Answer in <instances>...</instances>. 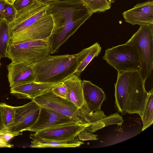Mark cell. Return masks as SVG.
<instances>
[{
  "label": "cell",
  "mask_w": 153,
  "mask_h": 153,
  "mask_svg": "<svg viewBox=\"0 0 153 153\" xmlns=\"http://www.w3.org/2000/svg\"><path fill=\"white\" fill-rule=\"evenodd\" d=\"M53 92L56 95L67 99L68 91L67 88L63 82H60L52 89Z\"/></svg>",
  "instance_id": "cell-25"
},
{
  "label": "cell",
  "mask_w": 153,
  "mask_h": 153,
  "mask_svg": "<svg viewBox=\"0 0 153 153\" xmlns=\"http://www.w3.org/2000/svg\"><path fill=\"white\" fill-rule=\"evenodd\" d=\"M94 13L104 12L110 9L111 3L108 0H82Z\"/></svg>",
  "instance_id": "cell-21"
},
{
  "label": "cell",
  "mask_w": 153,
  "mask_h": 153,
  "mask_svg": "<svg viewBox=\"0 0 153 153\" xmlns=\"http://www.w3.org/2000/svg\"><path fill=\"white\" fill-rule=\"evenodd\" d=\"M122 14L125 22L133 25L153 24V1L138 4Z\"/></svg>",
  "instance_id": "cell-13"
},
{
  "label": "cell",
  "mask_w": 153,
  "mask_h": 153,
  "mask_svg": "<svg viewBox=\"0 0 153 153\" xmlns=\"http://www.w3.org/2000/svg\"><path fill=\"white\" fill-rule=\"evenodd\" d=\"M30 137L32 140L30 147L32 148H74L79 147L84 143L78 137L72 140L64 141Z\"/></svg>",
  "instance_id": "cell-17"
},
{
  "label": "cell",
  "mask_w": 153,
  "mask_h": 153,
  "mask_svg": "<svg viewBox=\"0 0 153 153\" xmlns=\"http://www.w3.org/2000/svg\"><path fill=\"white\" fill-rule=\"evenodd\" d=\"M1 59V58L0 57V68L1 66V61H0Z\"/></svg>",
  "instance_id": "cell-34"
},
{
  "label": "cell",
  "mask_w": 153,
  "mask_h": 153,
  "mask_svg": "<svg viewBox=\"0 0 153 153\" xmlns=\"http://www.w3.org/2000/svg\"><path fill=\"white\" fill-rule=\"evenodd\" d=\"M145 82L138 71L118 72L115 97L120 113L137 114L141 117L148 94L145 87Z\"/></svg>",
  "instance_id": "cell-2"
},
{
  "label": "cell",
  "mask_w": 153,
  "mask_h": 153,
  "mask_svg": "<svg viewBox=\"0 0 153 153\" xmlns=\"http://www.w3.org/2000/svg\"><path fill=\"white\" fill-rule=\"evenodd\" d=\"M13 145L5 142L0 139V148H12L13 147Z\"/></svg>",
  "instance_id": "cell-29"
},
{
  "label": "cell",
  "mask_w": 153,
  "mask_h": 153,
  "mask_svg": "<svg viewBox=\"0 0 153 153\" xmlns=\"http://www.w3.org/2000/svg\"><path fill=\"white\" fill-rule=\"evenodd\" d=\"M82 87L84 101L90 110L92 112L101 111V105L106 98L102 90L91 81L85 80Z\"/></svg>",
  "instance_id": "cell-15"
},
{
  "label": "cell",
  "mask_w": 153,
  "mask_h": 153,
  "mask_svg": "<svg viewBox=\"0 0 153 153\" xmlns=\"http://www.w3.org/2000/svg\"><path fill=\"white\" fill-rule=\"evenodd\" d=\"M73 122H74L66 116L53 110L41 106L36 122L26 131L35 132L57 125Z\"/></svg>",
  "instance_id": "cell-12"
},
{
  "label": "cell",
  "mask_w": 153,
  "mask_h": 153,
  "mask_svg": "<svg viewBox=\"0 0 153 153\" xmlns=\"http://www.w3.org/2000/svg\"><path fill=\"white\" fill-rule=\"evenodd\" d=\"M5 127L8 128L14 123L15 112L14 107L8 105L5 103H0Z\"/></svg>",
  "instance_id": "cell-22"
},
{
  "label": "cell",
  "mask_w": 153,
  "mask_h": 153,
  "mask_svg": "<svg viewBox=\"0 0 153 153\" xmlns=\"http://www.w3.org/2000/svg\"><path fill=\"white\" fill-rule=\"evenodd\" d=\"M126 43L136 49L141 60L140 71L143 79L151 75L153 69V24H143Z\"/></svg>",
  "instance_id": "cell-5"
},
{
  "label": "cell",
  "mask_w": 153,
  "mask_h": 153,
  "mask_svg": "<svg viewBox=\"0 0 153 153\" xmlns=\"http://www.w3.org/2000/svg\"><path fill=\"white\" fill-rule=\"evenodd\" d=\"M57 0H35L37 2L44 4H45L46 3L51 1Z\"/></svg>",
  "instance_id": "cell-31"
},
{
  "label": "cell",
  "mask_w": 153,
  "mask_h": 153,
  "mask_svg": "<svg viewBox=\"0 0 153 153\" xmlns=\"http://www.w3.org/2000/svg\"><path fill=\"white\" fill-rule=\"evenodd\" d=\"M108 0V1H109L111 3H114L115 2V0Z\"/></svg>",
  "instance_id": "cell-33"
},
{
  "label": "cell",
  "mask_w": 153,
  "mask_h": 153,
  "mask_svg": "<svg viewBox=\"0 0 153 153\" xmlns=\"http://www.w3.org/2000/svg\"><path fill=\"white\" fill-rule=\"evenodd\" d=\"M10 39L8 24L4 19H0V57H7L8 48Z\"/></svg>",
  "instance_id": "cell-19"
},
{
  "label": "cell",
  "mask_w": 153,
  "mask_h": 153,
  "mask_svg": "<svg viewBox=\"0 0 153 153\" xmlns=\"http://www.w3.org/2000/svg\"><path fill=\"white\" fill-rule=\"evenodd\" d=\"M6 2L4 0H0V19H4V11Z\"/></svg>",
  "instance_id": "cell-28"
},
{
  "label": "cell",
  "mask_w": 153,
  "mask_h": 153,
  "mask_svg": "<svg viewBox=\"0 0 153 153\" xmlns=\"http://www.w3.org/2000/svg\"><path fill=\"white\" fill-rule=\"evenodd\" d=\"M77 137L82 141L96 140L98 139V135L92 134L91 132L83 130L78 134Z\"/></svg>",
  "instance_id": "cell-26"
},
{
  "label": "cell",
  "mask_w": 153,
  "mask_h": 153,
  "mask_svg": "<svg viewBox=\"0 0 153 153\" xmlns=\"http://www.w3.org/2000/svg\"><path fill=\"white\" fill-rule=\"evenodd\" d=\"M17 12L14 5L6 3L4 11V19L9 24L15 19Z\"/></svg>",
  "instance_id": "cell-23"
},
{
  "label": "cell",
  "mask_w": 153,
  "mask_h": 153,
  "mask_svg": "<svg viewBox=\"0 0 153 153\" xmlns=\"http://www.w3.org/2000/svg\"><path fill=\"white\" fill-rule=\"evenodd\" d=\"M59 83H48L34 81L11 87L10 92L19 98L32 100L52 89Z\"/></svg>",
  "instance_id": "cell-14"
},
{
  "label": "cell",
  "mask_w": 153,
  "mask_h": 153,
  "mask_svg": "<svg viewBox=\"0 0 153 153\" xmlns=\"http://www.w3.org/2000/svg\"><path fill=\"white\" fill-rule=\"evenodd\" d=\"M103 59L118 72L132 70L140 71L142 68L136 49L126 43L107 49Z\"/></svg>",
  "instance_id": "cell-7"
},
{
  "label": "cell",
  "mask_w": 153,
  "mask_h": 153,
  "mask_svg": "<svg viewBox=\"0 0 153 153\" xmlns=\"http://www.w3.org/2000/svg\"><path fill=\"white\" fill-rule=\"evenodd\" d=\"M7 3L10 4L11 5L14 4L15 2L17 0H4Z\"/></svg>",
  "instance_id": "cell-32"
},
{
  "label": "cell",
  "mask_w": 153,
  "mask_h": 153,
  "mask_svg": "<svg viewBox=\"0 0 153 153\" xmlns=\"http://www.w3.org/2000/svg\"><path fill=\"white\" fill-rule=\"evenodd\" d=\"M147 100L141 117L143 123L142 131L151 125L153 123V89L148 92Z\"/></svg>",
  "instance_id": "cell-20"
},
{
  "label": "cell",
  "mask_w": 153,
  "mask_h": 153,
  "mask_svg": "<svg viewBox=\"0 0 153 153\" xmlns=\"http://www.w3.org/2000/svg\"><path fill=\"white\" fill-rule=\"evenodd\" d=\"M22 132L12 131L6 127L0 131V139L8 143L15 136L22 134Z\"/></svg>",
  "instance_id": "cell-24"
},
{
  "label": "cell",
  "mask_w": 153,
  "mask_h": 153,
  "mask_svg": "<svg viewBox=\"0 0 153 153\" xmlns=\"http://www.w3.org/2000/svg\"><path fill=\"white\" fill-rule=\"evenodd\" d=\"M77 53L45 57L32 63L35 82L48 83L63 82L74 74L78 65Z\"/></svg>",
  "instance_id": "cell-3"
},
{
  "label": "cell",
  "mask_w": 153,
  "mask_h": 153,
  "mask_svg": "<svg viewBox=\"0 0 153 153\" xmlns=\"http://www.w3.org/2000/svg\"><path fill=\"white\" fill-rule=\"evenodd\" d=\"M71 122L57 125L35 132L30 137L60 141L68 140L77 137L78 134L91 125Z\"/></svg>",
  "instance_id": "cell-9"
},
{
  "label": "cell",
  "mask_w": 153,
  "mask_h": 153,
  "mask_svg": "<svg viewBox=\"0 0 153 153\" xmlns=\"http://www.w3.org/2000/svg\"><path fill=\"white\" fill-rule=\"evenodd\" d=\"M53 27L48 40L50 54L57 52L60 47L88 19L93 13L82 0H59L45 4Z\"/></svg>",
  "instance_id": "cell-1"
},
{
  "label": "cell",
  "mask_w": 153,
  "mask_h": 153,
  "mask_svg": "<svg viewBox=\"0 0 153 153\" xmlns=\"http://www.w3.org/2000/svg\"><path fill=\"white\" fill-rule=\"evenodd\" d=\"M50 45L47 39L33 40L9 44L7 57L14 62L32 64L50 55Z\"/></svg>",
  "instance_id": "cell-6"
},
{
  "label": "cell",
  "mask_w": 153,
  "mask_h": 153,
  "mask_svg": "<svg viewBox=\"0 0 153 153\" xmlns=\"http://www.w3.org/2000/svg\"><path fill=\"white\" fill-rule=\"evenodd\" d=\"M79 77L74 74L63 82L66 86L68 91L67 100L80 108L83 105L85 101L83 93L82 81Z\"/></svg>",
  "instance_id": "cell-16"
},
{
  "label": "cell",
  "mask_w": 153,
  "mask_h": 153,
  "mask_svg": "<svg viewBox=\"0 0 153 153\" xmlns=\"http://www.w3.org/2000/svg\"><path fill=\"white\" fill-rule=\"evenodd\" d=\"M101 50L100 46L96 42L77 53L78 65L74 74L79 77L81 73L90 62L99 55Z\"/></svg>",
  "instance_id": "cell-18"
},
{
  "label": "cell",
  "mask_w": 153,
  "mask_h": 153,
  "mask_svg": "<svg viewBox=\"0 0 153 153\" xmlns=\"http://www.w3.org/2000/svg\"><path fill=\"white\" fill-rule=\"evenodd\" d=\"M53 27L51 16L46 13L33 24L20 32L10 36V43L16 44L33 40L47 39Z\"/></svg>",
  "instance_id": "cell-8"
},
{
  "label": "cell",
  "mask_w": 153,
  "mask_h": 153,
  "mask_svg": "<svg viewBox=\"0 0 153 153\" xmlns=\"http://www.w3.org/2000/svg\"><path fill=\"white\" fill-rule=\"evenodd\" d=\"M7 67V77L10 88L35 81V73L32 64L12 62Z\"/></svg>",
  "instance_id": "cell-11"
},
{
  "label": "cell",
  "mask_w": 153,
  "mask_h": 153,
  "mask_svg": "<svg viewBox=\"0 0 153 153\" xmlns=\"http://www.w3.org/2000/svg\"><path fill=\"white\" fill-rule=\"evenodd\" d=\"M52 90L32 100L40 106L57 111L79 124L92 123L107 117L102 110L92 111L85 102L81 107L79 108L72 102L55 94Z\"/></svg>",
  "instance_id": "cell-4"
},
{
  "label": "cell",
  "mask_w": 153,
  "mask_h": 153,
  "mask_svg": "<svg viewBox=\"0 0 153 153\" xmlns=\"http://www.w3.org/2000/svg\"><path fill=\"white\" fill-rule=\"evenodd\" d=\"M40 108L41 106L33 100L24 105L14 107L15 120L7 128L12 131L16 132L26 131L36 122Z\"/></svg>",
  "instance_id": "cell-10"
},
{
  "label": "cell",
  "mask_w": 153,
  "mask_h": 153,
  "mask_svg": "<svg viewBox=\"0 0 153 153\" xmlns=\"http://www.w3.org/2000/svg\"><path fill=\"white\" fill-rule=\"evenodd\" d=\"M35 0H17L14 6L17 11L20 10L33 3Z\"/></svg>",
  "instance_id": "cell-27"
},
{
  "label": "cell",
  "mask_w": 153,
  "mask_h": 153,
  "mask_svg": "<svg viewBox=\"0 0 153 153\" xmlns=\"http://www.w3.org/2000/svg\"><path fill=\"white\" fill-rule=\"evenodd\" d=\"M5 127L4 122L0 105V131Z\"/></svg>",
  "instance_id": "cell-30"
}]
</instances>
